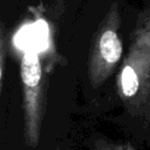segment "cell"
<instances>
[{
    "label": "cell",
    "mask_w": 150,
    "mask_h": 150,
    "mask_svg": "<svg viewBox=\"0 0 150 150\" xmlns=\"http://www.w3.org/2000/svg\"><path fill=\"white\" fill-rule=\"evenodd\" d=\"M119 25L120 16L117 4L114 3L101 23L90 50L88 72L91 83L95 88L102 86L110 77L122 57Z\"/></svg>",
    "instance_id": "6da1fadb"
},
{
    "label": "cell",
    "mask_w": 150,
    "mask_h": 150,
    "mask_svg": "<svg viewBox=\"0 0 150 150\" xmlns=\"http://www.w3.org/2000/svg\"><path fill=\"white\" fill-rule=\"evenodd\" d=\"M121 98L129 106L142 105L150 96V36L136 34L118 77Z\"/></svg>",
    "instance_id": "7a4b0ae2"
},
{
    "label": "cell",
    "mask_w": 150,
    "mask_h": 150,
    "mask_svg": "<svg viewBox=\"0 0 150 150\" xmlns=\"http://www.w3.org/2000/svg\"><path fill=\"white\" fill-rule=\"evenodd\" d=\"M24 95V132L27 145L35 147L40 137L44 110L43 71L37 52H26L21 62Z\"/></svg>",
    "instance_id": "3957f363"
},
{
    "label": "cell",
    "mask_w": 150,
    "mask_h": 150,
    "mask_svg": "<svg viewBox=\"0 0 150 150\" xmlns=\"http://www.w3.org/2000/svg\"><path fill=\"white\" fill-rule=\"evenodd\" d=\"M138 33H144V34H147V35L150 36V11H149L148 16L144 19L141 27L139 28Z\"/></svg>",
    "instance_id": "277c9868"
},
{
    "label": "cell",
    "mask_w": 150,
    "mask_h": 150,
    "mask_svg": "<svg viewBox=\"0 0 150 150\" xmlns=\"http://www.w3.org/2000/svg\"><path fill=\"white\" fill-rule=\"evenodd\" d=\"M3 61H4V47H3V41L1 40V84H2L3 77Z\"/></svg>",
    "instance_id": "5b68a950"
},
{
    "label": "cell",
    "mask_w": 150,
    "mask_h": 150,
    "mask_svg": "<svg viewBox=\"0 0 150 150\" xmlns=\"http://www.w3.org/2000/svg\"><path fill=\"white\" fill-rule=\"evenodd\" d=\"M102 150H133V149L125 147V146H109V147H106L105 149Z\"/></svg>",
    "instance_id": "8992f818"
}]
</instances>
